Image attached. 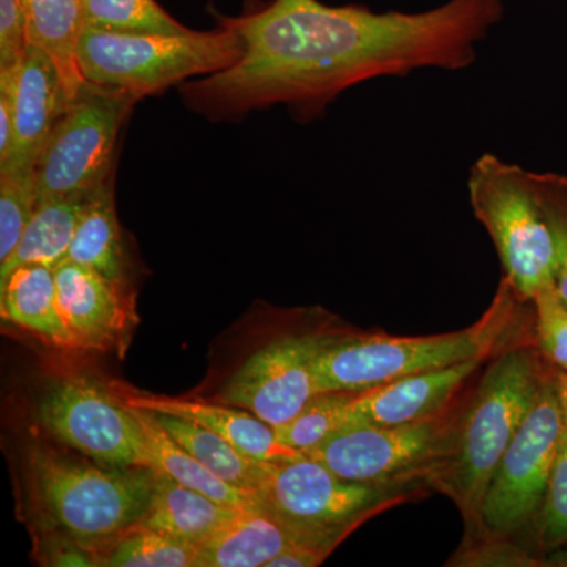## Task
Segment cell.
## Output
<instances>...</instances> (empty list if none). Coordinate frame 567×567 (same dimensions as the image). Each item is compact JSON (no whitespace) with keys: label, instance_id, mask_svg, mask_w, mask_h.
<instances>
[{"label":"cell","instance_id":"8fae6325","mask_svg":"<svg viewBox=\"0 0 567 567\" xmlns=\"http://www.w3.org/2000/svg\"><path fill=\"white\" fill-rule=\"evenodd\" d=\"M447 417L450 412L424 423L402 425L350 421L303 454L353 483L415 486L416 481L424 483Z\"/></svg>","mask_w":567,"mask_h":567},{"label":"cell","instance_id":"e575fe53","mask_svg":"<svg viewBox=\"0 0 567 567\" xmlns=\"http://www.w3.org/2000/svg\"><path fill=\"white\" fill-rule=\"evenodd\" d=\"M13 102L6 82H0V166L10 158L13 148Z\"/></svg>","mask_w":567,"mask_h":567},{"label":"cell","instance_id":"3957f363","mask_svg":"<svg viewBox=\"0 0 567 567\" xmlns=\"http://www.w3.org/2000/svg\"><path fill=\"white\" fill-rule=\"evenodd\" d=\"M95 465L47 445L33 446L29 476L33 502L52 535L96 551L140 524L151 505V466Z\"/></svg>","mask_w":567,"mask_h":567},{"label":"cell","instance_id":"83f0119b","mask_svg":"<svg viewBox=\"0 0 567 567\" xmlns=\"http://www.w3.org/2000/svg\"><path fill=\"white\" fill-rule=\"evenodd\" d=\"M35 207V174L0 171V265L17 251Z\"/></svg>","mask_w":567,"mask_h":567},{"label":"cell","instance_id":"30bf717a","mask_svg":"<svg viewBox=\"0 0 567 567\" xmlns=\"http://www.w3.org/2000/svg\"><path fill=\"white\" fill-rule=\"evenodd\" d=\"M41 424L78 453L106 466H147V439L133 410L89 377H66L44 394Z\"/></svg>","mask_w":567,"mask_h":567},{"label":"cell","instance_id":"9c48e42d","mask_svg":"<svg viewBox=\"0 0 567 567\" xmlns=\"http://www.w3.org/2000/svg\"><path fill=\"white\" fill-rule=\"evenodd\" d=\"M563 431L557 382L546 375L535 405L496 466L476 527L487 536L511 537L535 524Z\"/></svg>","mask_w":567,"mask_h":567},{"label":"cell","instance_id":"f1b7e54d","mask_svg":"<svg viewBox=\"0 0 567 567\" xmlns=\"http://www.w3.org/2000/svg\"><path fill=\"white\" fill-rule=\"evenodd\" d=\"M533 525L540 550L555 551L567 547V429L559 440L546 496Z\"/></svg>","mask_w":567,"mask_h":567},{"label":"cell","instance_id":"d4e9b609","mask_svg":"<svg viewBox=\"0 0 567 567\" xmlns=\"http://www.w3.org/2000/svg\"><path fill=\"white\" fill-rule=\"evenodd\" d=\"M197 547L141 527L123 533L93 555L103 567H194Z\"/></svg>","mask_w":567,"mask_h":567},{"label":"cell","instance_id":"f546056e","mask_svg":"<svg viewBox=\"0 0 567 567\" xmlns=\"http://www.w3.org/2000/svg\"><path fill=\"white\" fill-rule=\"evenodd\" d=\"M535 306L536 339L547 361L567 372V303L557 287L548 286L532 300Z\"/></svg>","mask_w":567,"mask_h":567},{"label":"cell","instance_id":"1f68e13d","mask_svg":"<svg viewBox=\"0 0 567 567\" xmlns=\"http://www.w3.org/2000/svg\"><path fill=\"white\" fill-rule=\"evenodd\" d=\"M527 548L517 546L511 537L486 536L481 544L461 548L447 566L462 567H533L540 566Z\"/></svg>","mask_w":567,"mask_h":567},{"label":"cell","instance_id":"603a6c76","mask_svg":"<svg viewBox=\"0 0 567 567\" xmlns=\"http://www.w3.org/2000/svg\"><path fill=\"white\" fill-rule=\"evenodd\" d=\"M89 194L50 197L37 203L17 251L9 262L0 265V282L22 265H44L54 270L65 262Z\"/></svg>","mask_w":567,"mask_h":567},{"label":"cell","instance_id":"4fadbf2b","mask_svg":"<svg viewBox=\"0 0 567 567\" xmlns=\"http://www.w3.org/2000/svg\"><path fill=\"white\" fill-rule=\"evenodd\" d=\"M13 102V148L0 171L35 174L37 163L55 123L69 106L61 73L39 48L28 44L13 69L0 71Z\"/></svg>","mask_w":567,"mask_h":567},{"label":"cell","instance_id":"484cf974","mask_svg":"<svg viewBox=\"0 0 567 567\" xmlns=\"http://www.w3.org/2000/svg\"><path fill=\"white\" fill-rule=\"evenodd\" d=\"M354 394L349 391L317 393L289 423L275 427L276 439L298 453L319 446L349 423V406Z\"/></svg>","mask_w":567,"mask_h":567},{"label":"cell","instance_id":"ffe728a7","mask_svg":"<svg viewBox=\"0 0 567 567\" xmlns=\"http://www.w3.org/2000/svg\"><path fill=\"white\" fill-rule=\"evenodd\" d=\"M28 18V43L50 55L61 73L69 100L85 84L78 48L85 28L84 0H22Z\"/></svg>","mask_w":567,"mask_h":567},{"label":"cell","instance_id":"2e32d148","mask_svg":"<svg viewBox=\"0 0 567 567\" xmlns=\"http://www.w3.org/2000/svg\"><path fill=\"white\" fill-rule=\"evenodd\" d=\"M117 395L123 404L134 409L166 413V415L185 417L203 424L252 461L282 462L303 454L279 443L274 425L265 423L252 413L240 412L234 405L208 404V402L158 398L151 394L118 393Z\"/></svg>","mask_w":567,"mask_h":567},{"label":"cell","instance_id":"5b68a950","mask_svg":"<svg viewBox=\"0 0 567 567\" xmlns=\"http://www.w3.org/2000/svg\"><path fill=\"white\" fill-rule=\"evenodd\" d=\"M244 52L234 29L213 32L126 33L85 28L78 63L85 82L140 100L200 74L233 66Z\"/></svg>","mask_w":567,"mask_h":567},{"label":"cell","instance_id":"7a4b0ae2","mask_svg":"<svg viewBox=\"0 0 567 567\" xmlns=\"http://www.w3.org/2000/svg\"><path fill=\"white\" fill-rule=\"evenodd\" d=\"M546 374L535 346L496 354L464 409L447 417L424 483L450 496L466 522L481 505L503 454L535 405Z\"/></svg>","mask_w":567,"mask_h":567},{"label":"cell","instance_id":"4dcf8cb0","mask_svg":"<svg viewBox=\"0 0 567 567\" xmlns=\"http://www.w3.org/2000/svg\"><path fill=\"white\" fill-rule=\"evenodd\" d=\"M535 182L555 238V287L567 303V178L558 174H535Z\"/></svg>","mask_w":567,"mask_h":567},{"label":"cell","instance_id":"44dd1931","mask_svg":"<svg viewBox=\"0 0 567 567\" xmlns=\"http://www.w3.org/2000/svg\"><path fill=\"white\" fill-rule=\"evenodd\" d=\"M130 409L140 420L145 439H147L145 465L151 466L155 472L173 477L183 486L192 487L194 491L207 495L208 498L215 499L221 505L240 507V509L265 506L260 492L230 486L226 481L213 475L210 470L205 468L199 461H196L188 451L183 450L173 436L164 431L163 425L156 420L155 413L134 409V406H130Z\"/></svg>","mask_w":567,"mask_h":567},{"label":"cell","instance_id":"d6986e66","mask_svg":"<svg viewBox=\"0 0 567 567\" xmlns=\"http://www.w3.org/2000/svg\"><path fill=\"white\" fill-rule=\"evenodd\" d=\"M2 317L54 349H76L58 306L54 270L22 265L0 282Z\"/></svg>","mask_w":567,"mask_h":567},{"label":"cell","instance_id":"4316f807","mask_svg":"<svg viewBox=\"0 0 567 567\" xmlns=\"http://www.w3.org/2000/svg\"><path fill=\"white\" fill-rule=\"evenodd\" d=\"M85 25L107 32L185 33L156 0H84Z\"/></svg>","mask_w":567,"mask_h":567},{"label":"cell","instance_id":"9a60e30c","mask_svg":"<svg viewBox=\"0 0 567 567\" xmlns=\"http://www.w3.org/2000/svg\"><path fill=\"white\" fill-rule=\"evenodd\" d=\"M484 360L465 361L435 371L402 377L354 394L349 423L402 425L424 423L450 412L451 402Z\"/></svg>","mask_w":567,"mask_h":567},{"label":"cell","instance_id":"cb8c5ba5","mask_svg":"<svg viewBox=\"0 0 567 567\" xmlns=\"http://www.w3.org/2000/svg\"><path fill=\"white\" fill-rule=\"evenodd\" d=\"M155 416L164 431L205 468L210 470L213 475L226 481L230 486L260 492L265 462L252 461L245 456L227 440L215 434L210 429L204 427L203 424L185 417L166 415V413H155Z\"/></svg>","mask_w":567,"mask_h":567},{"label":"cell","instance_id":"7402d4cb","mask_svg":"<svg viewBox=\"0 0 567 567\" xmlns=\"http://www.w3.org/2000/svg\"><path fill=\"white\" fill-rule=\"evenodd\" d=\"M69 260L92 268L112 281L126 284L128 257L115 213L112 177L89 194L71 241Z\"/></svg>","mask_w":567,"mask_h":567},{"label":"cell","instance_id":"6da1fadb","mask_svg":"<svg viewBox=\"0 0 567 567\" xmlns=\"http://www.w3.org/2000/svg\"><path fill=\"white\" fill-rule=\"evenodd\" d=\"M502 14V0H450L421 13L271 0L244 17L223 18L244 43L241 58L189 82L183 95L212 117L274 104L312 115L360 82L468 69Z\"/></svg>","mask_w":567,"mask_h":567},{"label":"cell","instance_id":"52a82bcc","mask_svg":"<svg viewBox=\"0 0 567 567\" xmlns=\"http://www.w3.org/2000/svg\"><path fill=\"white\" fill-rule=\"evenodd\" d=\"M405 487L353 483L301 454L289 461L265 462L260 494L276 516L334 550L368 518L409 498Z\"/></svg>","mask_w":567,"mask_h":567},{"label":"cell","instance_id":"7c38bea8","mask_svg":"<svg viewBox=\"0 0 567 567\" xmlns=\"http://www.w3.org/2000/svg\"><path fill=\"white\" fill-rule=\"evenodd\" d=\"M331 336L290 334L254 352L224 386L221 404L278 427L317 394L315 361Z\"/></svg>","mask_w":567,"mask_h":567},{"label":"cell","instance_id":"8992f818","mask_svg":"<svg viewBox=\"0 0 567 567\" xmlns=\"http://www.w3.org/2000/svg\"><path fill=\"white\" fill-rule=\"evenodd\" d=\"M468 196L476 218L494 240L514 292L532 301L554 286L557 251L535 173L486 153L470 169Z\"/></svg>","mask_w":567,"mask_h":567},{"label":"cell","instance_id":"836d02e7","mask_svg":"<svg viewBox=\"0 0 567 567\" xmlns=\"http://www.w3.org/2000/svg\"><path fill=\"white\" fill-rule=\"evenodd\" d=\"M330 548L312 543H297L282 551L279 557L271 559L267 567H316L322 565Z\"/></svg>","mask_w":567,"mask_h":567},{"label":"cell","instance_id":"ba28073f","mask_svg":"<svg viewBox=\"0 0 567 567\" xmlns=\"http://www.w3.org/2000/svg\"><path fill=\"white\" fill-rule=\"evenodd\" d=\"M136 100L85 82L63 111L35 167L37 203L89 194L110 181L118 134Z\"/></svg>","mask_w":567,"mask_h":567},{"label":"cell","instance_id":"d6a6232c","mask_svg":"<svg viewBox=\"0 0 567 567\" xmlns=\"http://www.w3.org/2000/svg\"><path fill=\"white\" fill-rule=\"evenodd\" d=\"M28 44V18L22 0H0V71L13 69Z\"/></svg>","mask_w":567,"mask_h":567},{"label":"cell","instance_id":"ac0fdd59","mask_svg":"<svg viewBox=\"0 0 567 567\" xmlns=\"http://www.w3.org/2000/svg\"><path fill=\"white\" fill-rule=\"evenodd\" d=\"M238 511L156 472L151 505L136 527L199 547Z\"/></svg>","mask_w":567,"mask_h":567},{"label":"cell","instance_id":"5bb4252c","mask_svg":"<svg viewBox=\"0 0 567 567\" xmlns=\"http://www.w3.org/2000/svg\"><path fill=\"white\" fill-rule=\"evenodd\" d=\"M58 306L76 349L110 350L121 344L136 316L126 284L66 259L54 268Z\"/></svg>","mask_w":567,"mask_h":567},{"label":"cell","instance_id":"e0dca14e","mask_svg":"<svg viewBox=\"0 0 567 567\" xmlns=\"http://www.w3.org/2000/svg\"><path fill=\"white\" fill-rule=\"evenodd\" d=\"M297 543L317 544L267 506L249 507L197 547L194 567H267Z\"/></svg>","mask_w":567,"mask_h":567},{"label":"cell","instance_id":"d590c367","mask_svg":"<svg viewBox=\"0 0 567 567\" xmlns=\"http://www.w3.org/2000/svg\"><path fill=\"white\" fill-rule=\"evenodd\" d=\"M555 382H557L559 413H561L563 425L567 429V372L561 371V374L555 377Z\"/></svg>","mask_w":567,"mask_h":567},{"label":"cell","instance_id":"277c9868","mask_svg":"<svg viewBox=\"0 0 567 567\" xmlns=\"http://www.w3.org/2000/svg\"><path fill=\"white\" fill-rule=\"evenodd\" d=\"M518 298L503 278L486 316L466 330L424 338L364 334L336 339L331 336L315 361L317 393H361L402 377L487 360L502 344L507 319L513 316Z\"/></svg>","mask_w":567,"mask_h":567}]
</instances>
